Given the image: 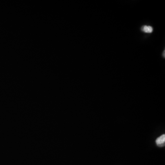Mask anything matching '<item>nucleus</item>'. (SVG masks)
Returning <instances> with one entry per match:
<instances>
[{
	"label": "nucleus",
	"mask_w": 165,
	"mask_h": 165,
	"mask_svg": "<svg viewBox=\"0 0 165 165\" xmlns=\"http://www.w3.org/2000/svg\"><path fill=\"white\" fill-rule=\"evenodd\" d=\"M165 135H162L159 137L156 140V144H157L158 146H164L165 144Z\"/></svg>",
	"instance_id": "1"
},
{
	"label": "nucleus",
	"mask_w": 165,
	"mask_h": 165,
	"mask_svg": "<svg viewBox=\"0 0 165 165\" xmlns=\"http://www.w3.org/2000/svg\"><path fill=\"white\" fill-rule=\"evenodd\" d=\"M143 32L146 33H151L153 31V28L151 26L149 25H144L141 28Z\"/></svg>",
	"instance_id": "2"
},
{
	"label": "nucleus",
	"mask_w": 165,
	"mask_h": 165,
	"mask_svg": "<svg viewBox=\"0 0 165 165\" xmlns=\"http://www.w3.org/2000/svg\"><path fill=\"white\" fill-rule=\"evenodd\" d=\"M165 50H164V52L163 53V56L164 57H165Z\"/></svg>",
	"instance_id": "3"
}]
</instances>
